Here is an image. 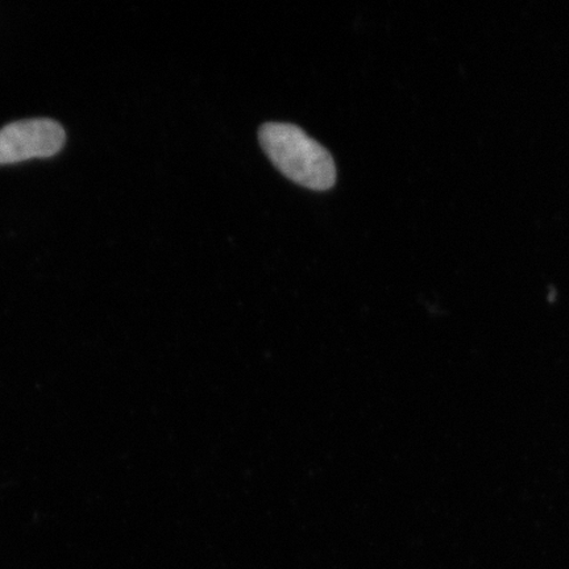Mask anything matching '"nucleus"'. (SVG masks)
Segmentation results:
<instances>
[{
	"instance_id": "f257e3e1",
	"label": "nucleus",
	"mask_w": 569,
	"mask_h": 569,
	"mask_svg": "<svg viewBox=\"0 0 569 569\" xmlns=\"http://www.w3.org/2000/svg\"><path fill=\"white\" fill-rule=\"evenodd\" d=\"M259 140L273 166L290 181L310 190H329L337 182L332 156L300 127L267 123L260 128Z\"/></svg>"
},
{
	"instance_id": "f03ea898",
	"label": "nucleus",
	"mask_w": 569,
	"mask_h": 569,
	"mask_svg": "<svg viewBox=\"0 0 569 569\" xmlns=\"http://www.w3.org/2000/svg\"><path fill=\"white\" fill-rule=\"evenodd\" d=\"M67 134L52 119H27L0 130V166L31 159H48L59 153Z\"/></svg>"
}]
</instances>
